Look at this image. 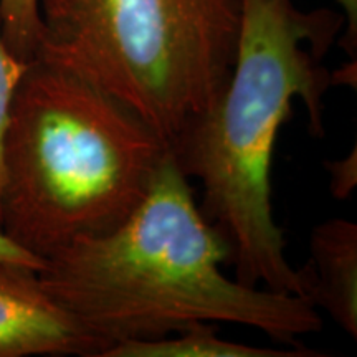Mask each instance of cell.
Returning a JSON list of instances; mask_svg holds the SVG:
<instances>
[{"label":"cell","instance_id":"6da1fadb","mask_svg":"<svg viewBox=\"0 0 357 357\" xmlns=\"http://www.w3.org/2000/svg\"><path fill=\"white\" fill-rule=\"evenodd\" d=\"M230 258L229 242L205 220L169 151L144 200L121 225L75 240L38 273L105 351L199 323L247 326L291 347L321 331L323 319L305 296L245 287L223 271Z\"/></svg>","mask_w":357,"mask_h":357},{"label":"cell","instance_id":"7a4b0ae2","mask_svg":"<svg viewBox=\"0 0 357 357\" xmlns=\"http://www.w3.org/2000/svg\"><path fill=\"white\" fill-rule=\"evenodd\" d=\"M344 25L342 12L333 8L240 0L229 83L169 149L181 172L200 184V211L229 242L235 280L245 287L301 296L271 204L275 142L296 98L307 111L310 132L324 136L323 100L334 84L324 61Z\"/></svg>","mask_w":357,"mask_h":357},{"label":"cell","instance_id":"3957f363","mask_svg":"<svg viewBox=\"0 0 357 357\" xmlns=\"http://www.w3.org/2000/svg\"><path fill=\"white\" fill-rule=\"evenodd\" d=\"M169 147L132 111L63 66L35 58L3 142L0 230L40 260L119 227Z\"/></svg>","mask_w":357,"mask_h":357},{"label":"cell","instance_id":"277c9868","mask_svg":"<svg viewBox=\"0 0 357 357\" xmlns=\"http://www.w3.org/2000/svg\"><path fill=\"white\" fill-rule=\"evenodd\" d=\"M37 58L132 111L169 149L231 77L240 0H38Z\"/></svg>","mask_w":357,"mask_h":357},{"label":"cell","instance_id":"5b68a950","mask_svg":"<svg viewBox=\"0 0 357 357\" xmlns=\"http://www.w3.org/2000/svg\"><path fill=\"white\" fill-rule=\"evenodd\" d=\"M102 351L47 291L38 270L0 260V357H101Z\"/></svg>","mask_w":357,"mask_h":357},{"label":"cell","instance_id":"8992f818","mask_svg":"<svg viewBox=\"0 0 357 357\" xmlns=\"http://www.w3.org/2000/svg\"><path fill=\"white\" fill-rule=\"evenodd\" d=\"M310 258L298 268L301 296L357 337V225L329 218L311 231Z\"/></svg>","mask_w":357,"mask_h":357},{"label":"cell","instance_id":"52a82bcc","mask_svg":"<svg viewBox=\"0 0 357 357\" xmlns=\"http://www.w3.org/2000/svg\"><path fill=\"white\" fill-rule=\"evenodd\" d=\"M324 352H314L307 347L275 349L240 344L218 337L215 324L199 323L169 336L149 341L119 342L102 352L101 357H316Z\"/></svg>","mask_w":357,"mask_h":357},{"label":"cell","instance_id":"ba28073f","mask_svg":"<svg viewBox=\"0 0 357 357\" xmlns=\"http://www.w3.org/2000/svg\"><path fill=\"white\" fill-rule=\"evenodd\" d=\"M0 32L13 55L33 61L42 42L38 0H0Z\"/></svg>","mask_w":357,"mask_h":357},{"label":"cell","instance_id":"9c48e42d","mask_svg":"<svg viewBox=\"0 0 357 357\" xmlns=\"http://www.w3.org/2000/svg\"><path fill=\"white\" fill-rule=\"evenodd\" d=\"M26 66H29L26 61L19 60L8 50L0 32V197H2L3 184V142H6L13 96Z\"/></svg>","mask_w":357,"mask_h":357},{"label":"cell","instance_id":"30bf717a","mask_svg":"<svg viewBox=\"0 0 357 357\" xmlns=\"http://www.w3.org/2000/svg\"><path fill=\"white\" fill-rule=\"evenodd\" d=\"M328 169L329 177V189L336 199L344 200L349 197L357 184V154L356 147H352V153L347 154L344 159L328 160L324 164Z\"/></svg>","mask_w":357,"mask_h":357},{"label":"cell","instance_id":"8fae6325","mask_svg":"<svg viewBox=\"0 0 357 357\" xmlns=\"http://www.w3.org/2000/svg\"><path fill=\"white\" fill-rule=\"evenodd\" d=\"M339 7L342 8L346 25L342 30L341 37L337 42L346 48V52L356 60V47H357V0H336Z\"/></svg>","mask_w":357,"mask_h":357},{"label":"cell","instance_id":"7c38bea8","mask_svg":"<svg viewBox=\"0 0 357 357\" xmlns=\"http://www.w3.org/2000/svg\"><path fill=\"white\" fill-rule=\"evenodd\" d=\"M0 260L3 261H12V263H20V265L32 266L35 270H42L43 268V260L33 257L32 253L25 252L24 248H20L19 245L12 242L8 236L0 230Z\"/></svg>","mask_w":357,"mask_h":357}]
</instances>
